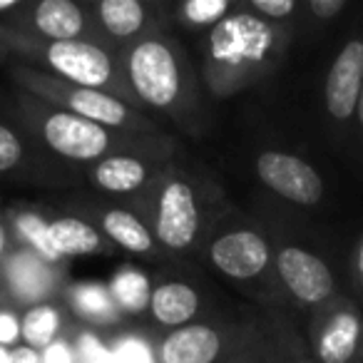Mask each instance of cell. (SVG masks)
<instances>
[{
	"mask_svg": "<svg viewBox=\"0 0 363 363\" xmlns=\"http://www.w3.org/2000/svg\"><path fill=\"white\" fill-rule=\"evenodd\" d=\"M358 363H363V353H361V361H358Z\"/></svg>",
	"mask_w": 363,
	"mask_h": 363,
	"instance_id": "obj_40",
	"label": "cell"
},
{
	"mask_svg": "<svg viewBox=\"0 0 363 363\" xmlns=\"http://www.w3.org/2000/svg\"><path fill=\"white\" fill-rule=\"evenodd\" d=\"M62 311L55 301H43L35 306H28L21 316L23 326V346L45 351L52 341H57L62 333Z\"/></svg>",
	"mask_w": 363,
	"mask_h": 363,
	"instance_id": "obj_23",
	"label": "cell"
},
{
	"mask_svg": "<svg viewBox=\"0 0 363 363\" xmlns=\"http://www.w3.org/2000/svg\"><path fill=\"white\" fill-rule=\"evenodd\" d=\"M75 353L77 363H112V346L102 343V338L90 328L77 333Z\"/></svg>",
	"mask_w": 363,
	"mask_h": 363,
	"instance_id": "obj_29",
	"label": "cell"
},
{
	"mask_svg": "<svg viewBox=\"0 0 363 363\" xmlns=\"http://www.w3.org/2000/svg\"><path fill=\"white\" fill-rule=\"evenodd\" d=\"M112 363H160L157 361V348L145 336L127 333L117 338L112 346Z\"/></svg>",
	"mask_w": 363,
	"mask_h": 363,
	"instance_id": "obj_26",
	"label": "cell"
},
{
	"mask_svg": "<svg viewBox=\"0 0 363 363\" xmlns=\"http://www.w3.org/2000/svg\"><path fill=\"white\" fill-rule=\"evenodd\" d=\"M0 62H8V67H33V70L48 72V75L70 82V85L107 92V95L120 97L127 105L140 107L127 87L117 52L107 50L100 43H52L18 33L8 26H0Z\"/></svg>",
	"mask_w": 363,
	"mask_h": 363,
	"instance_id": "obj_2",
	"label": "cell"
},
{
	"mask_svg": "<svg viewBox=\"0 0 363 363\" xmlns=\"http://www.w3.org/2000/svg\"><path fill=\"white\" fill-rule=\"evenodd\" d=\"M23 3L26 0H0V23L6 21V18H11L16 11H21Z\"/></svg>",
	"mask_w": 363,
	"mask_h": 363,
	"instance_id": "obj_36",
	"label": "cell"
},
{
	"mask_svg": "<svg viewBox=\"0 0 363 363\" xmlns=\"http://www.w3.org/2000/svg\"><path fill=\"white\" fill-rule=\"evenodd\" d=\"M207 259L219 274L239 284L277 279L272 237L242 217L217 219L207 237Z\"/></svg>",
	"mask_w": 363,
	"mask_h": 363,
	"instance_id": "obj_7",
	"label": "cell"
},
{
	"mask_svg": "<svg viewBox=\"0 0 363 363\" xmlns=\"http://www.w3.org/2000/svg\"><path fill=\"white\" fill-rule=\"evenodd\" d=\"M6 252H8V232L0 224V259H6Z\"/></svg>",
	"mask_w": 363,
	"mask_h": 363,
	"instance_id": "obj_37",
	"label": "cell"
},
{
	"mask_svg": "<svg viewBox=\"0 0 363 363\" xmlns=\"http://www.w3.org/2000/svg\"><path fill=\"white\" fill-rule=\"evenodd\" d=\"M11 229L23 249L38 254L52 267L60 264V257L52 249L50 234H48V219L43 214L30 212V209H16V212H11Z\"/></svg>",
	"mask_w": 363,
	"mask_h": 363,
	"instance_id": "obj_24",
	"label": "cell"
},
{
	"mask_svg": "<svg viewBox=\"0 0 363 363\" xmlns=\"http://www.w3.org/2000/svg\"><path fill=\"white\" fill-rule=\"evenodd\" d=\"M92 23L100 43L112 52L160 33L157 6L145 0H95L90 3Z\"/></svg>",
	"mask_w": 363,
	"mask_h": 363,
	"instance_id": "obj_14",
	"label": "cell"
},
{
	"mask_svg": "<svg viewBox=\"0 0 363 363\" xmlns=\"http://www.w3.org/2000/svg\"><path fill=\"white\" fill-rule=\"evenodd\" d=\"M18 33L52 43L90 40L100 43V35L92 23L90 6H80L75 0H38L23 3L21 11L0 23ZM102 45V43H100Z\"/></svg>",
	"mask_w": 363,
	"mask_h": 363,
	"instance_id": "obj_12",
	"label": "cell"
},
{
	"mask_svg": "<svg viewBox=\"0 0 363 363\" xmlns=\"http://www.w3.org/2000/svg\"><path fill=\"white\" fill-rule=\"evenodd\" d=\"M264 331L262 321H194L157 341L160 363H224Z\"/></svg>",
	"mask_w": 363,
	"mask_h": 363,
	"instance_id": "obj_8",
	"label": "cell"
},
{
	"mask_svg": "<svg viewBox=\"0 0 363 363\" xmlns=\"http://www.w3.org/2000/svg\"><path fill=\"white\" fill-rule=\"evenodd\" d=\"M308 356L313 363H358L363 353V316L348 298H333L311 311Z\"/></svg>",
	"mask_w": 363,
	"mask_h": 363,
	"instance_id": "obj_10",
	"label": "cell"
},
{
	"mask_svg": "<svg viewBox=\"0 0 363 363\" xmlns=\"http://www.w3.org/2000/svg\"><path fill=\"white\" fill-rule=\"evenodd\" d=\"M204 306L199 289L182 279H167V281L152 284L150 296V316L157 326L174 331V328L194 323Z\"/></svg>",
	"mask_w": 363,
	"mask_h": 363,
	"instance_id": "obj_17",
	"label": "cell"
},
{
	"mask_svg": "<svg viewBox=\"0 0 363 363\" xmlns=\"http://www.w3.org/2000/svg\"><path fill=\"white\" fill-rule=\"evenodd\" d=\"M167 162L169 160H167L164 145L152 147V150L117 152V155H110L92 164L90 179L97 189L107 194H120V197L135 194L157 179Z\"/></svg>",
	"mask_w": 363,
	"mask_h": 363,
	"instance_id": "obj_15",
	"label": "cell"
},
{
	"mask_svg": "<svg viewBox=\"0 0 363 363\" xmlns=\"http://www.w3.org/2000/svg\"><path fill=\"white\" fill-rule=\"evenodd\" d=\"M298 341L286 328H267L244 343L239 351H234L224 363H294L301 356Z\"/></svg>",
	"mask_w": 363,
	"mask_h": 363,
	"instance_id": "obj_20",
	"label": "cell"
},
{
	"mask_svg": "<svg viewBox=\"0 0 363 363\" xmlns=\"http://www.w3.org/2000/svg\"><path fill=\"white\" fill-rule=\"evenodd\" d=\"M351 269H353V284H356L358 294L363 296V237L358 239L356 249H353Z\"/></svg>",
	"mask_w": 363,
	"mask_h": 363,
	"instance_id": "obj_33",
	"label": "cell"
},
{
	"mask_svg": "<svg viewBox=\"0 0 363 363\" xmlns=\"http://www.w3.org/2000/svg\"><path fill=\"white\" fill-rule=\"evenodd\" d=\"M13 363H43V356L35 348L18 346V348H13Z\"/></svg>",
	"mask_w": 363,
	"mask_h": 363,
	"instance_id": "obj_35",
	"label": "cell"
},
{
	"mask_svg": "<svg viewBox=\"0 0 363 363\" xmlns=\"http://www.w3.org/2000/svg\"><path fill=\"white\" fill-rule=\"evenodd\" d=\"M222 204L219 192H209L207 179L194 177L177 162H167L152 184L150 229L162 252L184 254L209 237L222 214L214 207Z\"/></svg>",
	"mask_w": 363,
	"mask_h": 363,
	"instance_id": "obj_4",
	"label": "cell"
},
{
	"mask_svg": "<svg viewBox=\"0 0 363 363\" xmlns=\"http://www.w3.org/2000/svg\"><path fill=\"white\" fill-rule=\"evenodd\" d=\"M274 274L291 301L308 311H316L336 298V277L328 262L303 244H274Z\"/></svg>",
	"mask_w": 363,
	"mask_h": 363,
	"instance_id": "obj_9",
	"label": "cell"
},
{
	"mask_svg": "<svg viewBox=\"0 0 363 363\" xmlns=\"http://www.w3.org/2000/svg\"><path fill=\"white\" fill-rule=\"evenodd\" d=\"M247 8L254 16L274 23V26H284L296 13H301V6L296 0H247Z\"/></svg>",
	"mask_w": 363,
	"mask_h": 363,
	"instance_id": "obj_28",
	"label": "cell"
},
{
	"mask_svg": "<svg viewBox=\"0 0 363 363\" xmlns=\"http://www.w3.org/2000/svg\"><path fill=\"white\" fill-rule=\"evenodd\" d=\"M3 281H6L8 294L18 303H26L28 308L50 301L60 286V272L38 254L18 249L3 259Z\"/></svg>",
	"mask_w": 363,
	"mask_h": 363,
	"instance_id": "obj_16",
	"label": "cell"
},
{
	"mask_svg": "<svg viewBox=\"0 0 363 363\" xmlns=\"http://www.w3.org/2000/svg\"><path fill=\"white\" fill-rule=\"evenodd\" d=\"M70 306L87 326H112L122 321V311L110 294V286L100 281L75 284L70 289Z\"/></svg>",
	"mask_w": 363,
	"mask_h": 363,
	"instance_id": "obj_21",
	"label": "cell"
},
{
	"mask_svg": "<svg viewBox=\"0 0 363 363\" xmlns=\"http://www.w3.org/2000/svg\"><path fill=\"white\" fill-rule=\"evenodd\" d=\"M239 3L234 0H187V3H177L172 11L179 26L192 28V30H212L222 21H227Z\"/></svg>",
	"mask_w": 363,
	"mask_h": 363,
	"instance_id": "obj_25",
	"label": "cell"
},
{
	"mask_svg": "<svg viewBox=\"0 0 363 363\" xmlns=\"http://www.w3.org/2000/svg\"><path fill=\"white\" fill-rule=\"evenodd\" d=\"M303 11L316 23H331L343 11H348V0H308L306 6H303Z\"/></svg>",
	"mask_w": 363,
	"mask_h": 363,
	"instance_id": "obj_31",
	"label": "cell"
},
{
	"mask_svg": "<svg viewBox=\"0 0 363 363\" xmlns=\"http://www.w3.org/2000/svg\"><path fill=\"white\" fill-rule=\"evenodd\" d=\"M122 75L140 107L184 117L197 107L199 82L174 38L155 33L117 52Z\"/></svg>",
	"mask_w": 363,
	"mask_h": 363,
	"instance_id": "obj_3",
	"label": "cell"
},
{
	"mask_svg": "<svg viewBox=\"0 0 363 363\" xmlns=\"http://www.w3.org/2000/svg\"><path fill=\"white\" fill-rule=\"evenodd\" d=\"M0 346L11 348V351L23 346L21 313L13 311V308H0Z\"/></svg>",
	"mask_w": 363,
	"mask_h": 363,
	"instance_id": "obj_30",
	"label": "cell"
},
{
	"mask_svg": "<svg viewBox=\"0 0 363 363\" xmlns=\"http://www.w3.org/2000/svg\"><path fill=\"white\" fill-rule=\"evenodd\" d=\"M48 234H50L52 249L60 257V262L72 257H95L107 249L105 234L95 224L80 217H70V214L48 219Z\"/></svg>",
	"mask_w": 363,
	"mask_h": 363,
	"instance_id": "obj_19",
	"label": "cell"
},
{
	"mask_svg": "<svg viewBox=\"0 0 363 363\" xmlns=\"http://www.w3.org/2000/svg\"><path fill=\"white\" fill-rule=\"evenodd\" d=\"M353 145L358 150V157L363 160V85H361V97H358L356 117H353Z\"/></svg>",
	"mask_w": 363,
	"mask_h": 363,
	"instance_id": "obj_34",
	"label": "cell"
},
{
	"mask_svg": "<svg viewBox=\"0 0 363 363\" xmlns=\"http://www.w3.org/2000/svg\"><path fill=\"white\" fill-rule=\"evenodd\" d=\"M21 115L26 120L28 130L52 152L67 162L77 164H97L105 157L117 155V152H137V150H152L164 142L155 135H127L110 127L95 125L90 120H82L77 115H70L65 110L48 105L38 97L23 92L18 97Z\"/></svg>",
	"mask_w": 363,
	"mask_h": 363,
	"instance_id": "obj_5",
	"label": "cell"
},
{
	"mask_svg": "<svg viewBox=\"0 0 363 363\" xmlns=\"http://www.w3.org/2000/svg\"><path fill=\"white\" fill-rule=\"evenodd\" d=\"M0 363H13V351H11V348L0 346Z\"/></svg>",
	"mask_w": 363,
	"mask_h": 363,
	"instance_id": "obj_38",
	"label": "cell"
},
{
	"mask_svg": "<svg viewBox=\"0 0 363 363\" xmlns=\"http://www.w3.org/2000/svg\"><path fill=\"white\" fill-rule=\"evenodd\" d=\"M40 356H43V363H77L75 343L67 341L65 336L52 341L45 351H40Z\"/></svg>",
	"mask_w": 363,
	"mask_h": 363,
	"instance_id": "obj_32",
	"label": "cell"
},
{
	"mask_svg": "<svg viewBox=\"0 0 363 363\" xmlns=\"http://www.w3.org/2000/svg\"><path fill=\"white\" fill-rule=\"evenodd\" d=\"M110 294L115 303L120 306L122 316H140L150 311V296H152V281L142 269L122 267L110 279Z\"/></svg>",
	"mask_w": 363,
	"mask_h": 363,
	"instance_id": "obj_22",
	"label": "cell"
},
{
	"mask_svg": "<svg viewBox=\"0 0 363 363\" xmlns=\"http://www.w3.org/2000/svg\"><path fill=\"white\" fill-rule=\"evenodd\" d=\"M289 33L239 6L227 21L212 28L204 48V85L212 95L227 97L262 80L284 55Z\"/></svg>",
	"mask_w": 363,
	"mask_h": 363,
	"instance_id": "obj_1",
	"label": "cell"
},
{
	"mask_svg": "<svg viewBox=\"0 0 363 363\" xmlns=\"http://www.w3.org/2000/svg\"><path fill=\"white\" fill-rule=\"evenodd\" d=\"M11 77L28 95L38 97V100L48 102V105L57 107V110H65L70 115L82 117V120L95 122V125L140 137L157 132V122L150 120L147 112H142L140 107L127 105L115 95L90 90V87L70 85V82L57 80V77L48 75V72L23 65H11Z\"/></svg>",
	"mask_w": 363,
	"mask_h": 363,
	"instance_id": "obj_6",
	"label": "cell"
},
{
	"mask_svg": "<svg viewBox=\"0 0 363 363\" xmlns=\"http://www.w3.org/2000/svg\"><path fill=\"white\" fill-rule=\"evenodd\" d=\"M257 179L269 192L296 207H313L323 199V179L303 157L284 150H264L254 160Z\"/></svg>",
	"mask_w": 363,
	"mask_h": 363,
	"instance_id": "obj_13",
	"label": "cell"
},
{
	"mask_svg": "<svg viewBox=\"0 0 363 363\" xmlns=\"http://www.w3.org/2000/svg\"><path fill=\"white\" fill-rule=\"evenodd\" d=\"M363 85V18L356 21L351 38L336 52L323 82V110L341 140H353V117Z\"/></svg>",
	"mask_w": 363,
	"mask_h": 363,
	"instance_id": "obj_11",
	"label": "cell"
},
{
	"mask_svg": "<svg viewBox=\"0 0 363 363\" xmlns=\"http://www.w3.org/2000/svg\"><path fill=\"white\" fill-rule=\"evenodd\" d=\"M23 160H26L23 137L18 135L11 125L0 122V174H6V172H13L16 167H21Z\"/></svg>",
	"mask_w": 363,
	"mask_h": 363,
	"instance_id": "obj_27",
	"label": "cell"
},
{
	"mask_svg": "<svg viewBox=\"0 0 363 363\" xmlns=\"http://www.w3.org/2000/svg\"><path fill=\"white\" fill-rule=\"evenodd\" d=\"M294 363H313V358H311V356H306V353H301V356H298Z\"/></svg>",
	"mask_w": 363,
	"mask_h": 363,
	"instance_id": "obj_39",
	"label": "cell"
},
{
	"mask_svg": "<svg viewBox=\"0 0 363 363\" xmlns=\"http://www.w3.org/2000/svg\"><path fill=\"white\" fill-rule=\"evenodd\" d=\"M97 229L105 234L107 242L117 244V247L130 254L155 257L162 249L157 244L155 234H152L150 224L140 214L130 212V209H122V207L97 209Z\"/></svg>",
	"mask_w": 363,
	"mask_h": 363,
	"instance_id": "obj_18",
	"label": "cell"
}]
</instances>
